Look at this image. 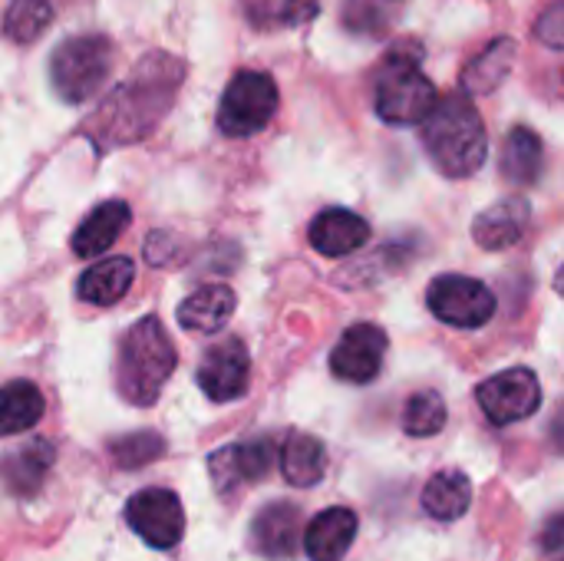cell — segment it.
I'll list each match as a JSON object with an SVG mask.
<instances>
[{
	"label": "cell",
	"instance_id": "cell-4",
	"mask_svg": "<svg viewBox=\"0 0 564 561\" xmlns=\"http://www.w3.org/2000/svg\"><path fill=\"white\" fill-rule=\"evenodd\" d=\"M436 86L420 69L416 56H390L377 76V112L390 126H413L436 106Z\"/></svg>",
	"mask_w": 564,
	"mask_h": 561
},
{
	"label": "cell",
	"instance_id": "cell-12",
	"mask_svg": "<svg viewBox=\"0 0 564 561\" xmlns=\"http://www.w3.org/2000/svg\"><path fill=\"white\" fill-rule=\"evenodd\" d=\"M274 466V446L268 440L221 446L208 460V473L218 493H235L238 486L261 483Z\"/></svg>",
	"mask_w": 564,
	"mask_h": 561
},
{
	"label": "cell",
	"instance_id": "cell-1",
	"mask_svg": "<svg viewBox=\"0 0 564 561\" xmlns=\"http://www.w3.org/2000/svg\"><path fill=\"white\" fill-rule=\"evenodd\" d=\"M182 76H185V66L165 53H152L145 63H139L135 73L106 96L96 119L86 126L93 139L99 142V149L135 142L149 129H155V122L172 106V96Z\"/></svg>",
	"mask_w": 564,
	"mask_h": 561
},
{
	"label": "cell",
	"instance_id": "cell-15",
	"mask_svg": "<svg viewBox=\"0 0 564 561\" xmlns=\"http://www.w3.org/2000/svg\"><path fill=\"white\" fill-rule=\"evenodd\" d=\"M529 215H532V208L525 198H502V202L489 205L473 222V238L486 251H506V248L519 245V238L525 235Z\"/></svg>",
	"mask_w": 564,
	"mask_h": 561
},
{
	"label": "cell",
	"instance_id": "cell-17",
	"mask_svg": "<svg viewBox=\"0 0 564 561\" xmlns=\"http://www.w3.org/2000/svg\"><path fill=\"white\" fill-rule=\"evenodd\" d=\"M235 291L225 284H202L178 304V324L192 334H218L235 314Z\"/></svg>",
	"mask_w": 564,
	"mask_h": 561
},
{
	"label": "cell",
	"instance_id": "cell-8",
	"mask_svg": "<svg viewBox=\"0 0 564 561\" xmlns=\"http://www.w3.org/2000/svg\"><path fill=\"white\" fill-rule=\"evenodd\" d=\"M476 400L496 427H512L542 407V384L529 367H512L479 384Z\"/></svg>",
	"mask_w": 564,
	"mask_h": 561
},
{
	"label": "cell",
	"instance_id": "cell-16",
	"mask_svg": "<svg viewBox=\"0 0 564 561\" xmlns=\"http://www.w3.org/2000/svg\"><path fill=\"white\" fill-rule=\"evenodd\" d=\"M357 516L344 506L324 509L304 532V552L311 561H344L357 539Z\"/></svg>",
	"mask_w": 564,
	"mask_h": 561
},
{
	"label": "cell",
	"instance_id": "cell-21",
	"mask_svg": "<svg viewBox=\"0 0 564 561\" xmlns=\"http://www.w3.org/2000/svg\"><path fill=\"white\" fill-rule=\"evenodd\" d=\"M132 278H135V268H132L129 258L99 261V265H93V268L83 271V278H79V298L89 301V304H96V308H109V304H116L129 291Z\"/></svg>",
	"mask_w": 564,
	"mask_h": 561
},
{
	"label": "cell",
	"instance_id": "cell-10",
	"mask_svg": "<svg viewBox=\"0 0 564 561\" xmlns=\"http://www.w3.org/2000/svg\"><path fill=\"white\" fill-rule=\"evenodd\" d=\"M248 377H251V357L238 337H225L221 344L208 347L198 364V387L215 403H231L245 397Z\"/></svg>",
	"mask_w": 564,
	"mask_h": 561
},
{
	"label": "cell",
	"instance_id": "cell-23",
	"mask_svg": "<svg viewBox=\"0 0 564 561\" xmlns=\"http://www.w3.org/2000/svg\"><path fill=\"white\" fill-rule=\"evenodd\" d=\"M542 155H545L542 139L532 129L519 126L509 132L502 145V175L512 185H535L542 175Z\"/></svg>",
	"mask_w": 564,
	"mask_h": 561
},
{
	"label": "cell",
	"instance_id": "cell-20",
	"mask_svg": "<svg viewBox=\"0 0 564 561\" xmlns=\"http://www.w3.org/2000/svg\"><path fill=\"white\" fill-rule=\"evenodd\" d=\"M469 506H473V483L459 470L436 473L423 489V509L440 522H453V519L466 516Z\"/></svg>",
	"mask_w": 564,
	"mask_h": 561
},
{
	"label": "cell",
	"instance_id": "cell-3",
	"mask_svg": "<svg viewBox=\"0 0 564 561\" xmlns=\"http://www.w3.org/2000/svg\"><path fill=\"white\" fill-rule=\"evenodd\" d=\"M175 370V344L159 317L135 321L116 357V390L132 407H152Z\"/></svg>",
	"mask_w": 564,
	"mask_h": 561
},
{
	"label": "cell",
	"instance_id": "cell-13",
	"mask_svg": "<svg viewBox=\"0 0 564 561\" xmlns=\"http://www.w3.org/2000/svg\"><path fill=\"white\" fill-rule=\"evenodd\" d=\"M251 546L264 559H291L301 546V513L291 503L264 506L251 526Z\"/></svg>",
	"mask_w": 564,
	"mask_h": 561
},
{
	"label": "cell",
	"instance_id": "cell-19",
	"mask_svg": "<svg viewBox=\"0 0 564 561\" xmlns=\"http://www.w3.org/2000/svg\"><path fill=\"white\" fill-rule=\"evenodd\" d=\"M281 473L291 486H317L327 473V450L311 433H291L281 446Z\"/></svg>",
	"mask_w": 564,
	"mask_h": 561
},
{
	"label": "cell",
	"instance_id": "cell-27",
	"mask_svg": "<svg viewBox=\"0 0 564 561\" xmlns=\"http://www.w3.org/2000/svg\"><path fill=\"white\" fill-rule=\"evenodd\" d=\"M446 427V403L440 393L423 390L403 410V430L410 436H436Z\"/></svg>",
	"mask_w": 564,
	"mask_h": 561
},
{
	"label": "cell",
	"instance_id": "cell-5",
	"mask_svg": "<svg viewBox=\"0 0 564 561\" xmlns=\"http://www.w3.org/2000/svg\"><path fill=\"white\" fill-rule=\"evenodd\" d=\"M112 69V43L106 36L86 33L56 46L50 60V76L66 103H86Z\"/></svg>",
	"mask_w": 564,
	"mask_h": 561
},
{
	"label": "cell",
	"instance_id": "cell-24",
	"mask_svg": "<svg viewBox=\"0 0 564 561\" xmlns=\"http://www.w3.org/2000/svg\"><path fill=\"white\" fill-rule=\"evenodd\" d=\"M512 56H516V43L512 40H496L486 53H479L466 73H463V89L466 93H492L506 73L512 69Z\"/></svg>",
	"mask_w": 564,
	"mask_h": 561
},
{
	"label": "cell",
	"instance_id": "cell-6",
	"mask_svg": "<svg viewBox=\"0 0 564 561\" xmlns=\"http://www.w3.org/2000/svg\"><path fill=\"white\" fill-rule=\"evenodd\" d=\"M278 112V86L268 73H238L221 103H218V129L231 139H245L261 132Z\"/></svg>",
	"mask_w": 564,
	"mask_h": 561
},
{
	"label": "cell",
	"instance_id": "cell-7",
	"mask_svg": "<svg viewBox=\"0 0 564 561\" xmlns=\"http://www.w3.org/2000/svg\"><path fill=\"white\" fill-rule=\"evenodd\" d=\"M426 304L443 324L469 331L489 324L496 314V294L482 281L466 274H440L426 288Z\"/></svg>",
	"mask_w": 564,
	"mask_h": 561
},
{
	"label": "cell",
	"instance_id": "cell-18",
	"mask_svg": "<svg viewBox=\"0 0 564 561\" xmlns=\"http://www.w3.org/2000/svg\"><path fill=\"white\" fill-rule=\"evenodd\" d=\"M129 218H132V215H129V205L119 202V198L96 205V208L83 218V225L76 228V235H73V251H76L79 258L102 255V251L129 228Z\"/></svg>",
	"mask_w": 564,
	"mask_h": 561
},
{
	"label": "cell",
	"instance_id": "cell-22",
	"mask_svg": "<svg viewBox=\"0 0 564 561\" xmlns=\"http://www.w3.org/2000/svg\"><path fill=\"white\" fill-rule=\"evenodd\" d=\"M43 407V393L30 380H13L0 387V436H17L36 427Z\"/></svg>",
	"mask_w": 564,
	"mask_h": 561
},
{
	"label": "cell",
	"instance_id": "cell-2",
	"mask_svg": "<svg viewBox=\"0 0 564 561\" xmlns=\"http://www.w3.org/2000/svg\"><path fill=\"white\" fill-rule=\"evenodd\" d=\"M423 149L433 165L449 179H469L482 169L489 139L476 106L453 93L430 109L423 119Z\"/></svg>",
	"mask_w": 564,
	"mask_h": 561
},
{
	"label": "cell",
	"instance_id": "cell-9",
	"mask_svg": "<svg viewBox=\"0 0 564 561\" xmlns=\"http://www.w3.org/2000/svg\"><path fill=\"white\" fill-rule=\"evenodd\" d=\"M126 519L132 532L152 549H172L185 536V513L175 493L169 489H142L129 499Z\"/></svg>",
	"mask_w": 564,
	"mask_h": 561
},
{
	"label": "cell",
	"instance_id": "cell-30",
	"mask_svg": "<svg viewBox=\"0 0 564 561\" xmlns=\"http://www.w3.org/2000/svg\"><path fill=\"white\" fill-rule=\"evenodd\" d=\"M549 549H552V552L562 549V519H558V516H555L552 526H549Z\"/></svg>",
	"mask_w": 564,
	"mask_h": 561
},
{
	"label": "cell",
	"instance_id": "cell-29",
	"mask_svg": "<svg viewBox=\"0 0 564 561\" xmlns=\"http://www.w3.org/2000/svg\"><path fill=\"white\" fill-rule=\"evenodd\" d=\"M539 33H542L555 50L562 46V3H552V7H549L545 20H539Z\"/></svg>",
	"mask_w": 564,
	"mask_h": 561
},
{
	"label": "cell",
	"instance_id": "cell-28",
	"mask_svg": "<svg viewBox=\"0 0 564 561\" xmlns=\"http://www.w3.org/2000/svg\"><path fill=\"white\" fill-rule=\"evenodd\" d=\"M112 456L122 470H135V466H145L155 456H162V440L155 433H135V436L119 440L112 446Z\"/></svg>",
	"mask_w": 564,
	"mask_h": 561
},
{
	"label": "cell",
	"instance_id": "cell-26",
	"mask_svg": "<svg viewBox=\"0 0 564 561\" xmlns=\"http://www.w3.org/2000/svg\"><path fill=\"white\" fill-rule=\"evenodd\" d=\"M50 20H53V10L46 0H13L3 17V33L13 43H30L50 26Z\"/></svg>",
	"mask_w": 564,
	"mask_h": 561
},
{
	"label": "cell",
	"instance_id": "cell-25",
	"mask_svg": "<svg viewBox=\"0 0 564 561\" xmlns=\"http://www.w3.org/2000/svg\"><path fill=\"white\" fill-rule=\"evenodd\" d=\"M53 463V446L46 440H36L30 446H23L13 460H7V483L17 493H33L40 486V479L46 476Z\"/></svg>",
	"mask_w": 564,
	"mask_h": 561
},
{
	"label": "cell",
	"instance_id": "cell-11",
	"mask_svg": "<svg viewBox=\"0 0 564 561\" xmlns=\"http://www.w3.org/2000/svg\"><path fill=\"white\" fill-rule=\"evenodd\" d=\"M387 357V334L377 324H354L330 354V370L347 384H370Z\"/></svg>",
	"mask_w": 564,
	"mask_h": 561
},
{
	"label": "cell",
	"instance_id": "cell-14",
	"mask_svg": "<svg viewBox=\"0 0 564 561\" xmlns=\"http://www.w3.org/2000/svg\"><path fill=\"white\" fill-rule=\"evenodd\" d=\"M307 235H311L314 251H321L327 258H344V255H354L357 248L367 245L370 225L357 212H350V208H324L311 222Z\"/></svg>",
	"mask_w": 564,
	"mask_h": 561
}]
</instances>
